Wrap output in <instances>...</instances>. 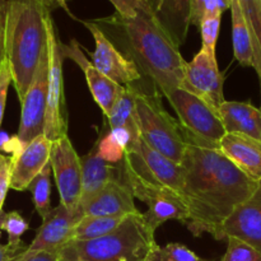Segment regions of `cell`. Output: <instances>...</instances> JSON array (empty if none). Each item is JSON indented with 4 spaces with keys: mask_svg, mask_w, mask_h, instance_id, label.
<instances>
[{
    "mask_svg": "<svg viewBox=\"0 0 261 261\" xmlns=\"http://www.w3.org/2000/svg\"><path fill=\"white\" fill-rule=\"evenodd\" d=\"M184 135L182 195L190 212L186 227L195 237L209 233L218 240L222 226L254 195L259 182L245 175L218 147L185 130Z\"/></svg>",
    "mask_w": 261,
    "mask_h": 261,
    "instance_id": "6da1fadb",
    "label": "cell"
},
{
    "mask_svg": "<svg viewBox=\"0 0 261 261\" xmlns=\"http://www.w3.org/2000/svg\"><path fill=\"white\" fill-rule=\"evenodd\" d=\"M122 41L126 55L134 61L140 73L147 75L154 88L163 96L180 88L185 75L186 61L180 47L168 36L152 10H140L135 18L120 17L115 13L94 20Z\"/></svg>",
    "mask_w": 261,
    "mask_h": 261,
    "instance_id": "7a4b0ae2",
    "label": "cell"
},
{
    "mask_svg": "<svg viewBox=\"0 0 261 261\" xmlns=\"http://www.w3.org/2000/svg\"><path fill=\"white\" fill-rule=\"evenodd\" d=\"M51 10L45 0H4L5 58L19 101L47 50Z\"/></svg>",
    "mask_w": 261,
    "mask_h": 261,
    "instance_id": "3957f363",
    "label": "cell"
},
{
    "mask_svg": "<svg viewBox=\"0 0 261 261\" xmlns=\"http://www.w3.org/2000/svg\"><path fill=\"white\" fill-rule=\"evenodd\" d=\"M157 245L143 221L130 214L111 233L88 241H70L59 251L63 261H145Z\"/></svg>",
    "mask_w": 261,
    "mask_h": 261,
    "instance_id": "277c9868",
    "label": "cell"
},
{
    "mask_svg": "<svg viewBox=\"0 0 261 261\" xmlns=\"http://www.w3.org/2000/svg\"><path fill=\"white\" fill-rule=\"evenodd\" d=\"M137 114L142 139L149 147L181 165L186 150L184 129L163 107L160 92L137 88Z\"/></svg>",
    "mask_w": 261,
    "mask_h": 261,
    "instance_id": "5b68a950",
    "label": "cell"
},
{
    "mask_svg": "<svg viewBox=\"0 0 261 261\" xmlns=\"http://www.w3.org/2000/svg\"><path fill=\"white\" fill-rule=\"evenodd\" d=\"M120 170L124 176H130L155 188L170 189L182 195V166L153 149L142 137L133 140L129 145Z\"/></svg>",
    "mask_w": 261,
    "mask_h": 261,
    "instance_id": "8992f818",
    "label": "cell"
},
{
    "mask_svg": "<svg viewBox=\"0 0 261 261\" xmlns=\"http://www.w3.org/2000/svg\"><path fill=\"white\" fill-rule=\"evenodd\" d=\"M48 82L47 106L45 115L43 134L54 142L68 135V112L64 93L63 64L65 60L64 43L59 40L55 25L51 20L48 24Z\"/></svg>",
    "mask_w": 261,
    "mask_h": 261,
    "instance_id": "52a82bcc",
    "label": "cell"
},
{
    "mask_svg": "<svg viewBox=\"0 0 261 261\" xmlns=\"http://www.w3.org/2000/svg\"><path fill=\"white\" fill-rule=\"evenodd\" d=\"M166 98L170 101L185 132L206 144L219 148L222 138L227 134L217 110L184 88L171 92Z\"/></svg>",
    "mask_w": 261,
    "mask_h": 261,
    "instance_id": "ba28073f",
    "label": "cell"
},
{
    "mask_svg": "<svg viewBox=\"0 0 261 261\" xmlns=\"http://www.w3.org/2000/svg\"><path fill=\"white\" fill-rule=\"evenodd\" d=\"M122 180L129 185L135 198L147 204L148 209L143 213V221L152 234H155V231L170 219L181 221L184 224L190 219L185 198L177 191L150 186L130 176L122 175Z\"/></svg>",
    "mask_w": 261,
    "mask_h": 261,
    "instance_id": "9c48e42d",
    "label": "cell"
},
{
    "mask_svg": "<svg viewBox=\"0 0 261 261\" xmlns=\"http://www.w3.org/2000/svg\"><path fill=\"white\" fill-rule=\"evenodd\" d=\"M50 165L60 195V203L71 211L79 212L82 196V160L68 135L53 142Z\"/></svg>",
    "mask_w": 261,
    "mask_h": 261,
    "instance_id": "30bf717a",
    "label": "cell"
},
{
    "mask_svg": "<svg viewBox=\"0 0 261 261\" xmlns=\"http://www.w3.org/2000/svg\"><path fill=\"white\" fill-rule=\"evenodd\" d=\"M224 79L217 63L216 54L201 47L190 63L186 64L181 88L199 97L218 111L223 103Z\"/></svg>",
    "mask_w": 261,
    "mask_h": 261,
    "instance_id": "8fae6325",
    "label": "cell"
},
{
    "mask_svg": "<svg viewBox=\"0 0 261 261\" xmlns=\"http://www.w3.org/2000/svg\"><path fill=\"white\" fill-rule=\"evenodd\" d=\"M47 82H48V48L42 55L37 71L20 101L22 112L18 127L17 138L23 145L32 142L38 135L43 134L45 115L47 106Z\"/></svg>",
    "mask_w": 261,
    "mask_h": 261,
    "instance_id": "7c38bea8",
    "label": "cell"
},
{
    "mask_svg": "<svg viewBox=\"0 0 261 261\" xmlns=\"http://www.w3.org/2000/svg\"><path fill=\"white\" fill-rule=\"evenodd\" d=\"M93 36L96 47L92 53V64L116 83L127 87L140 81L142 73L133 60L125 56L94 20H82Z\"/></svg>",
    "mask_w": 261,
    "mask_h": 261,
    "instance_id": "4fadbf2b",
    "label": "cell"
},
{
    "mask_svg": "<svg viewBox=\"0 0 261 261\" xmlns=\"http://www.w3.org/2000/svg\"><path fill=\"white\" fill-rule=\"evenodd\" d=\"M81 218L79 212L71 211L60 203L42 219V224L27 250L59 252L73 240L74 227Z\"/></svg>",
    "mask_w": 261,
    "mask_h": 261,
    "instance_id": "5bb4252c",
    "label": "cell"
},
{
    "mask_svg": "<svg viewBox=\"0 0 261 261\" xmlns=\"http://www.w3.org/2000/svg\"><path fill=\"white\" fill-rule=\"evenodd\" d=\"M51 147L53 142L41 134L12 155L10 189L17 191L30 189L32 181L50 163Z\"/></svg>",
    "mask_w": 261,
    "mask_h": 261,
    "instance_id": "9a60e30c",
    "label": "cell"
},
{
    "mask_svg": "<svg viewBox=\"0 0 261 261\" xmlns=\"http://www.w3.org/2000/svg\"><path fill=\"white\" fill-rule=\"evenodd\" d=\"M64 53H65V58H70L71 60L75 61L79 68L84 71L87 84H88L94 102L98 105L105 116L109 117L117 98L124 92L125 87L102 74L92 64V61H89L84 56L81 50V45L75 40H71L69 45L64 43Z\"/></svg>",
    "mask_w": 261,
    "mask_h": 261,
    "instance_id": "2e32d148",
    "label": "cell"
},
{
    "mask_svg": "<svg viewBox=\"0 0 261 261\" xmlns=\"http://www.w3.org/2000/svg\"><path fill=\"white\" fill-rule=\"evenodd\" d=\"M134 194L124 180L115 177L81 208L82 217H126L140 213L134 203Z\"/></svg>",
    "mask_w": 261,
    "mask_h": 261,
    "instance_id": "e0dca14e",
    "label": "cell"
},
{
    "mask_svg": "<svg viewBox=\"0 0 261 261\" xmlns=\"http://www.w3.org/2000/svg\"><path fill=\"white\" fill-rule=\"evenodd\" d=\"M236 237L261 252V181L254 195L222 226L218 240Z\"/></svg>",
    "mask_w": 261,
    "mask_h": 261,
    "instance_id": "ac0fdd59",
    "label": "cell"
},
{
    "mask_svg": "<svg viewBox=\"0 0 261 261\" xmlns=\"http://www.w3.org/2000/svg\"><path fill=\"white\" fill-rule=\"evenodd\" d=\"M221 152L251 180L261 181V142L241 134L227 133L219 143Z\"/></svg>",
    "mask_w": 261,
    "mask_h": 261,
    "instance_id": "d6986e66",
    "label": "cell"
},
{
    "mask_svg": "<svg viewBox=\"0 0 261 261\" xmlns=\"http://www.w3.org/2000/svg\"><path fill=\"white\" fill-rule=\"evenodd\" d=\"M218 114L227 133L246 135L261 142V109L247 102L224 101Z\"/></svg>",
    "mask_w": 261,
    "mask_h": 261,
    "instance_id": "ffe728a7",
    "label": "cell"
},
{
    "mask_svg": "<svg viewBox=\"0 0 261 261\" xmlns=\"http://www.w3.org/2000/svg\"><path fill=\"white\" fill-rule=\"evenodd\" d=\"M154 15L178 47L185 43L191 25V0H158Z\"/></svg>",
    "mask_w": 261,
    "mask_h": 261,
    "instance_id": "44dd1931",
    "label": "cell"
},
{
    "mask_svg": "<svg viewBox=\"0 0 261 261\" xmlns=\"http://www.w3.org/2000/svg\"><path fill=\"white\" fill-rule=\"evenodd\" d=\"M82 160V196L79 203V212L84 204L93 199L112 178L117 177L119 168L102 160L93 148L92 152Z\"/></svg>",
    "mask_w": 261,
    "mask_h": 261,
    "instance_id": "7402d4cb",
    "label": "cell"
},
{
    "mask_svg": "<svg viewBox=\"0 0 261 261\" xmlns=\"http://www.w3.org/2000/svg\"><path fill=\"white\" fill-rule=\"evenodd\" d=\"M229 10L232 18V45L234 59L242 66L255 68L254 40L239 0H232Z\"/></svg>",
    "mask_w": 261,
    "mask_h": 261,
    "instance_id": "603a6c76",
    "label": "cell"
},
{
    "mask_svg": "<svg viewBox=\"0 0 261 261\" xmlns=\"http://www.w3.org/2000/svg\"><path fill=\"white\" fill-rule=\"evenodd\" d=\"M107 119H109L111 129L126 127L134 137H140L137 114V87H125L124 92L117 98L116 103Z\"/></svg>",
    "mask_w": 261,
    "mask_h": 261,
    "instance_id": "cb8c5ba5",
    "label": "cell"
},
{
    "mask_svg": "<svg viewBox=\"0 0 261 261\" xmlns=\"http://www.w3.org/2000/svg\"><path fill=\"white\" fill-rule=\"evenodd\" d=\"M126 217H82L74 227L71 241H88L106 236L114 232Z\"/></svg>",
    "mask_w": 261,
    "mask_h": 261,
    "instance_id": "d4e9b609",
    "label": "cell"
},
{
    "mask_svg": "<svg viewBox=\"0 0 261 261\" xmlns=\"http://www.w3.org/2000/svg\"><path fill=\"white\" fill-rule=\"evenodd\" d=\"M251 31L255 50V70L261 83V0H239Z\"/></svg>",
    "mask_w": 261,
    "mask_h": 261,
    "instance_id": "484cf974",
    "label": "cell"
},
{
    "mask_svg": "<svg viewBox=\"0 0 261 261\" xmlns=\"http://www.w3.org/2000/svg\"><path fill=\"white\" fill-rule=\"evenodd\" d=\"M51 172L53 168L48 163L30 185L35 209L41 219H45L51 212Z\"/></svg>",
    "mask_w": 261,
    "mask_h": 261,
    "instance_id": "4316f807",
    "label": "cell"
},
{
    "mask_svg": "<svg viewBox=\"0 0 261 261\" xmlns=\"http://www.w3.org/2000/svg\"><path fill=\"white\" fill-rule=\"evenodd\" d=\"M145 261H206L181 244H168L161 247L155 245Z\"/></svg>",
    "mask_w": 261,
    "mask_h": 261,
    "instance_id": "83f0119b",
    "label": "cell"
},
{
    "mask_svg": "<svg viewBox=\"0 0 261 261\" xmlns=\"http://www.w3.org/2000/svg\"><path fill=\"white\" fill-rule=\"evenodd\" d=\"M2 228L8 233V245L10 247L24 249L22 245V236L28 231L30 224L18 212L5 213Z\"/></svg>",
    "mask_w": 261,
    "mask_h": 261,
    "instance_id": "f1b7e54d",
    "label": "cell"
},
{
    "mask_svg": "<svg viewBox=\"0 0 261 261\" xmlns=\"http://www.w3.org/2000/svg\"><path fill=\"white\" fill-rule=\"evenodd\" d=\"M227 250L221 261H261V252L236 237H227Z\"/></svg>",
    "mask_w": 261,
    "mask_h": 261,
    "instance_id": "f546056e",
    "label": "cell"
},
{
    "mask_svg": "<svg viewBox=\"0 0 261 261\" xmlns=\"http://www.w3.org/2000/svg\"><path fill=\"white\" fill-rule=\"evenodd\" d=\"M94 148H96L97 154L102 160L106 161L107 163H110V165H119V163H121L124 161L125 152H126V149L112 137L111 133L101 138L98 144Z\"/></svg>",
    "mask_w": 261,
    "mask_h": 261,
    "instance_id": "4dcf8cb0",
    "label": "cell"
},
{
    "mask_svg": "<svg viewBox=\"0 0 261 261\" xmlns=\"http://www.w3.org/2000/svg\"><path fill=\"white\" fill-rule=\"evenodd\" d=\"M221 20L222 14L211 15V17H206L201 22V24L199 25V31H200L201 36V47L213 54H216V46L217 41H218Z\"/></svg>",
    "mask_w": 261,
    "mask_h": 261,
    "instance_id": "1f68e13d",
    "label": "cell"
},
{
    "mask_svg": "<svg viewBox=\"0 0 261 261\" xmlns=\"http://www.w3.org/2000/svg\"><path fill=\"white\" fill-rule=\"evenodd\" d=\"M223 14L219 10L218 0H191V24L199 28L206 17Z\"/></svg>",
    "mask_w": 261,
    "mask_h": 261,
    "instance_id": "d6a6232c",
    "label": "cell"
},
{
    "mask_svg": "<svg viewBox=\"0 0 261 261\" xmlns=\"http://www.w3.org/2000/svg\"><path fill=\"white\" fill-rule=\"evenodd\" d=\"M120 17L135 18L140 10H152L153 7L149 0H110Z\"/></svg>",
    "mask_w": 261,
    "mask_h": 261,
    "instance_id": "836d02e7",
    "label": "cell"
},
{
    "mask_svg": "<svg viewBox=\"0 0 261 261\" xmlns=\"http://www.w3.org/2000/svg\"><path fill=\"white\" fill-rule=\"evenodd\" d=\"M10 83H13V78L12 73H10L9 63L5 58V60L2 64V68H0V127H2L3 117H4L8 89H9Z\"/></svg>",
    "mask_w": 261,
    "mask_h": 261,
    "instance_id": "e575fe53",
    "label": "cell"
},
{
    "mask_svg": "<svg viewBox=\"0 0 261 261\" xmlns=\"http://www.w3.org/2000/svg\"><path fill=\"white\" fill-rule=\"evenodd\" d=\"M10 171H12V157L0 153V212L3 211L8 190L10 189Z\"/></svg>",
    "mask_w": 261,
    "mask_h": 261,
    "instance_id": "d590c367",
    "label": "cell"
},
{
    "mask_svg": "<svg viewBox=\"0 0 261 261\" xmlns=\"http://www.w3.org/2000/svg\"><path fill=\"white\" fill-rule=\"evenodd\" d=\"M12 261H63L59 252L28 251L27 249L17 255Z\"/></svg>",
    "mask_w": 261,
    "mask_h": 261,
    "instance_id": "8d00e7d4",
    "label": "cell"
},
{
    "mask_svg": "<svg viewBox=\"0 0 261 261\" xmlns=\"http://www.w3.org/2000/svg\"><path fill=\"white\" fill-rule=\"evenodd\" d=\"M5 60L4 46V0H0V68Z\"/></svg>",
    "mask_w": 261,
    "mask_h": 261,
    "instance_id": "74e56055",
    "label": "cell"
},
{
    "mask_svg": "<svg viewBox=\"0 0 261 261\" xmlns=\"http://www.w3.org/2000/svg\"><path fill=\"white\" fill-rule=\"evenodd\" d=\"M24 249H14V247H10L9 245H0V261H12L17 256L19 252H22Z\"/></svg>",
    "mask_w": 261,
    "mask_h": 261,
    "instance_id": "f35d334b",
    "label": "cell"
},
{
    "mask_svg": "<svg viewBox=\"0 0 261 261\" xmlns=\"http://www.w3.org/2000/svg\"><path fill=\"white\" fill-rule=\"evenodd\" d=\"M45 2L47 3L48 7H50L51 9H54V8H61V9L65 10V12L68 13L69 15L74 17V15L71 14L70 10H69V7H68V3H66V0H45Z\"/></svg>",
    "mask_w": 261,
    "mask_h": 261,
    "instance_id": "ab89813d",
    "label": "cell"
},
{
    "mask_svg": "<svg viewBox=\"0 0 261 261\" xmlns=\"http://www.w3.org/2000/svg\"><path fill=\"white\" fill-rule=\"evenodd\" d=\"M4 217H5V213L2 211V212H0V236H2V231H3L2 224H3V219H4Z\"/></svg>",
    "mask_w": 261,
    "mask_h": 261,
    "instance_id": "60d3db41",
    "label": "cell"
}]
</instances>
